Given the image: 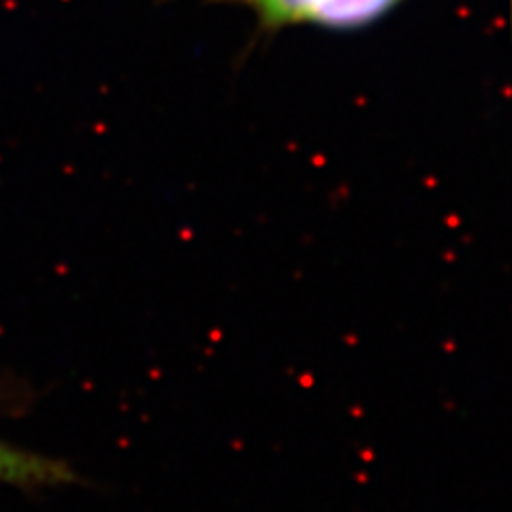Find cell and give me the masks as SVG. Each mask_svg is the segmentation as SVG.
<instances>
[{"label": "cell", "instance_id": "obj_1", "mask_svg": "<svg viewBox=\"0 0 512 512\" xmlns=\"http://www.w3.org/2000/svg\"><path fill=\"white\" fill-rule=\"evenodd\" d=\"M248 9L261 32L314 26L331 32H357L391 15L406 0H210Z\"/></svg>", "mask_w": 512, "mask_h": 512}, {"label": "cell", "instance_id": "obj_2", "mask_svg": "<svg viewBox=\"0 0 512 512\" xmlns=\"http://www.w3.org/2000/svg\"><path fill=\"white\" fill-rule=\"evenodd\" d=\"M84 483V476L69 461L0 440V485H9L24 493H37L43 489Z\"/></svg>", "mask_w": 512, "mask_h": 512}]
</instances>
